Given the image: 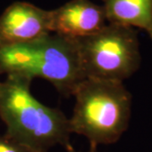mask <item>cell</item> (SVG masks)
<instances>
[{
    "label": "cell",
    "instance_id": "6da1fadb",
    "mask_svg": "<svg viewBox=\"0 0 152 152\" xmlns=\"http://www.w3.org/2000/svg\"><path fill=\"white\" fill-rule=\"evenodd\" d=\"M31 81L7 77L0 82V117L4 135L33 152H47L60 145L71 146L69 118L60 110L41 103L31 92Z\"/></svg>",
    "mask_w": 152,
    "mask_h": 152
},
{
    "label": "cell",
    "instance_id": "ba28073f",
    "mask_svg": "<svg viewBox=\"0 0 152 152\" xmlns=\"http://www.w3.org/2000/svg\"><path fill=\"white\" fill-rule=\"evenodd\" d=\"M0 152H33L5 135H0Z\"/></svg>",
    "mask_w": 152,
    "mask_h": 152
},
{
    "label": "cell",
    "instance_id": "52a82bcc",
    "mask_svg": "<svg viewBox=\"0 0 152 152\" xmlns=\"http://www.w3.org/2000/svg\"><path fill=\"white\" fill-rule=\"evenodd\" d=\"M109 24L145 31L152 40V0H103Z\"/></svg>",
    "mask_w": 152,
    "mask_h": 152
},
{
    "label": "cell",
    "instance_id": "7a4b0ae2",
    "mask_svg": "<svg viewBox=\"0 0 152 152\" xmlns=\"http://www.w3.org/2000/svg\"><path fill=\"white\" fill-rule=\"evenodd\" d=\"M0 74L31 82L42 78L64 96L73 95L85 80L77 41L53 33L32 42L0 48Z\"/></svg>",
    "mask_w": 152,
    "mask_h": 152
},
{
    "label": "cell",
    "instance_id": "9c48e42d",
    "mask_svg": "<svg viewBox=\"0 0 152 152\" xmlns=\"http://www.w3.org/2000/svg\"><path fill=\"white\" fill-rule=\"evenodd\" d=\"M67 151L68 152H78L76 151L72 147V145H71L70 147H69L68 149H67ZM87 152H98L97 151V146H93V145H91V147H90V150L88 151Z\"/></svg>",
    "mask_w": 152,
    "mask_h": 152
},
{
    "label": "cell",
    "instance_id": "5b68a950",
    "mask_svg": "<svg viewBox=\"0 0 152 152\" xmlns=\"http://www.w3.org/2000/svg\"><path fill=\"white\" fill-rule=\"evenodd\" d=\"M107 25L102 5L91 0H70L50 10V32L71 40L93 36Z\"/></svg>",
    "mask_w": 152,
    "mask_h": 152
},
{
    "label": "cell",
    "instance_id": "277c9868",
    "mask_svg": "<svg viewBox=\"0 0 152 152\" xmlns=\"http://www.w3.org/2000/svg\"><path fill=\"white\" fill-rule=\"evenodd\" d=\"M76 41L85 79L123 82L140 69L141 56L134 28L107 23L96 34Z\"/></svg>",
    "mask_w": 152,
    "mask_h": 152
},
{
    "label": "cell",
    "instance_id": "3957f363",
    "mask_svg": "<svg viewBox=\"0 0 152 152\" xmlns=\"http://www.w3.org/2000/svg\"><path fill=\"white\" fill-rule=\"evenodd\" d=\"M75 105L69 119L71 134L85 136L93 146L117 142L127 130L132 96L123 82L85 79L73 94Z\"/></svg>",
    "mask_w": 152,
    "mask_h": 152
},
{
    "label": "cell",
    "instance_id": "8992f818",
    "mask_svg": "<svg viewBox=\"0 0 152 152\" xmlns=\"http://www.w3.org/2000/svg\"><path fill=\"white\" fill-rule=\"evenodd\" d=\"M50 10L15 2L0 15V48L26 43L50 34Z\"/></svg>",
    "mask_w": 152,
    "mask_h": 152
}]
</instances>
